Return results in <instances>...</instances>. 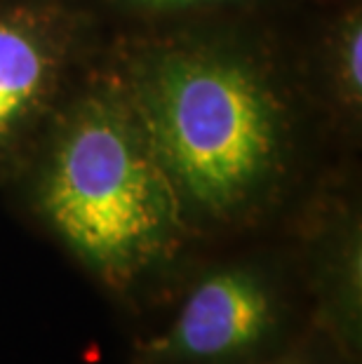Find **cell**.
<instances>
[{
  "label": "cell",
  "mask_w": 362,
  "mask_h": 364,
  "mask_svg": "<svg viewBox=\"0 0 362 364\" xmlns=\"http://www.w3.org/2000/svg\"><path fill=\"white\" fill-rule=\"evenodd\" d=\"M118 78L186 214L240 219L278 186L287 115L250 57L217 43H156Z\"/></svg>",
  "instance_id": "obj_1"
},
{
  "label": "cell",
  "mask_w": 362,
  "mask_h": 364,
  "mask_svg": "<svg viewBox=\"0 0 362 364\" xmlns=\"http://www.w3.org/2000/svg\"><path fill=\"white\" fill-rule=\"evenodd\" d=\"M38 209L113 289H129L181 250L186 212L118 75L85 90L61 120Z\"/></svg>",
  "instance_id": "obj_2"
},
{
  "label": "cell",
  "mask_w": 362,
  "mask_h": 364,
  "mask_svg": "<svg viewBox=\"0 0 362 364\" xmlns=\"http://www.w3.org/2000/svg\"><path fill=\"white\" fill-rule=\"evenodd\" d=\"M280 322V304L259 270L230 266L205 275L167 324L137 348V364H210L254 353Z\"/></svg>",
  "instance_id": "obj_3"
},
{
  "label": "cell",
  "mask_w": 362,
  "mask_h": 364,
  "mask_svg": "<svg viewBox=\"0 0 362 364\" xmlns=\"http://www.w3.org/2000/svg\"><path fill=\"white\" fill-rule=\"evenodd\" d=\"M75 54L71 14L52 3L0 10V167L24 153L55 111Z\"/></svg>",
  "instance_id": "obj_4"
},
{
  "label": "cell",
  "mask_w": 362,
  "mask_h": 364,
  "mask_svg": "<svg viewBox=\"0 0 362 364\" xmlns=\"http://www.w3.org/2000/svg\"><path fill=\"white\" fill-rule=\"evenodd\" d=\"M336 80L346 102L360 104L362 97V26L360 14H348L336 41Z\"/></svg>",
  "instance_id": "obj_5"
},
{
  "label": "cell",
  "mask_w": 362,
  "mask_h": 364,
  "mask_svg": "<svg viewBox=\"0 0 362 364\" xmlns=\"http://www.w3.org/2000/svg\"><path fill=\"white\" fill-rule=\"evenodd\" d=\"M129 7L149 12H172V10H193V7H214L226 5L233 0H122Z\"/></svg>",
  "instance_id": "obj_6"
},
{
  "label": "cell",
  "mask_w": 362,
  "mask_h": 364,
  "mask_svg": "<svg viewBox=\"0 0 362 364\" xmlns=\"http://www.w3.org/2000/svg\"><path fill=\"white\" fill-rule=\"evenodd\" d=\"M261 364H294V362H261Z\"/></svg>",
  "instance_id": "obj_7"
}]
</instances>
